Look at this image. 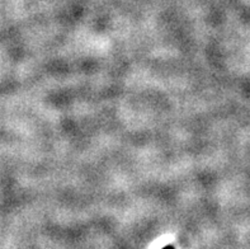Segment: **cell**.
Here are the masks:
<instances>
[{"label": "cell", "mask_w": 250, "mask_h": 249, "mask_svg": "<svg viewBox=\"0 0 250 249\" xmlns=\"http://www.w3.org/2000/svg\"><path fill=\"white\" fill-rule=\"evenodd\" d=\"M163 249H175V248L173 246H167V247H164Z\"/></svg>", "instance_id": "obj_1"}]
</instances>
